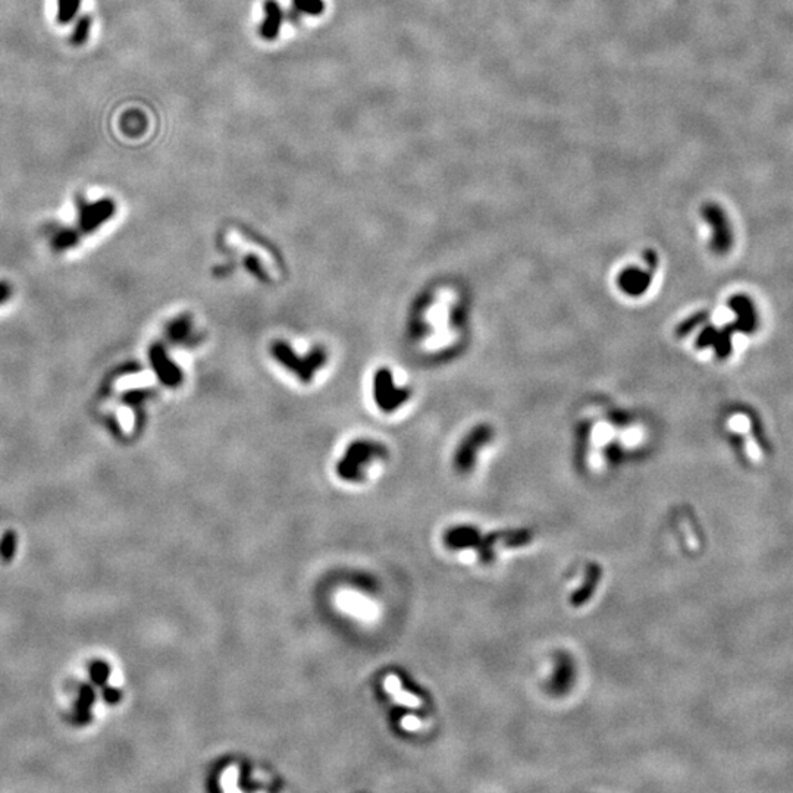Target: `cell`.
Here are the masks:
<instances>
[{
    "label": "cell",
    "mask_w": 793,
    "mask_h": 793,
    "mask_svg": "<svg viewBox=\"0 0 793 793\" xmlns=\"http://www.w3.org/2000/svg\"><path fill=\"white\" fill-rule=\"evenodd\" d=\"M152 363L158 369V374L167 382L171 383L175 381V372L172 370L170 362H167L166 357L163 356V353L159 350V348H154L152 352Z\"/></svg>",
    "instance_id": "cell-9"
},
{
    "label": "cell",
    "mask_w": 793,
    "mask_h": 793,
    "mask_svg": "<svg viewBox=\"0 0 793 793\" xmlns=\"http://www.w3.org/2000/svg\"><path fill=\"white\" fill-rule=\"evenodd\" d=\"M599 579H601V567H598L596 564H592V566L590 567V572H587V579H586L585 586L578 594L573 595L572 603L574 607H581L583 603H586V601L591 598V595L595 591V587L598 586Z\"/></svg>",
    "instance_id": "cell-8"
},
{
    "label": "cell",
    "mask_w": 793,
    "mask_h": 793,
    "mask_svg": "<svg viewBox=\"0 0 793 793\" xmlns=\"http://www.w3.org/2000/svg\"><path fill=\"white\" fill-rule=\"evenodd\" d=\"M383 686H385V691H387L388 693H391V695L394 696V700H395L397 702H400V704L407 705V707H413V708L420 705V701H419L417 696H414V695L410 693V692L404 691L403 686H401L400 679L397 677V676H394V675L387 676L385 682H383Z\"/></svg>",
    "instance_id": "cell-7"
},
{
    "label": "cell",
    "mask_w": 793,
    "mask_h": 793,
    "mask_svg": "<svg viewBox=\"0 0 793 793\" xmlns=\"http://www.w3.org/2000/svg\"><path fill=\"white\" fill-rule=\"evenodd\" d=\"M401 726H403L405 730H417V729L420 727V723H419V720H417L416 717H410V715H408V717H404V718H403Z\"/></svg>",
    "instance_id": "cell-16"
},
{
    "label": "cell",
    "mask_w": 793,
    "mask_h": 793,
    "mask_svg": "<svg viewBox=\"0 0 793 793\" xmlns=\"http://www.w3.org/2000/svg\"><path fill=\"white\" fill-rule=\"evenodd\" d=\"M90 27H91L90 17H87V15L82 17L78 21L74 33H72V35H71V43L74 46H81V44L86 43L89 34H90Z\"/></svg>",
    "instance_id": "cell-13"
},
{
    "label": "cell",
    "mask_w": 793,
    "mask_h": 793,
    "mask_svg": "<svg viewBox=\"0 0 793 793\" xmlns=\"http://www.w3.org/2000/svg\"><path fill=\"white\" fill-rule=\"evenodd\" d=\"M336 605L344 612L358 620H374L378 616V608L372 601L356 591H341L336 595Z\"/></svg>",
    "instance_id": "cell-2"
},
{
    "label": "cell",
    "mask_w": 793,
    "mask_h": 793,
    "mask_svg": "<svg viewBox=\"0 0 793 793\" xmlns=\"http://www.w3.org/2000/svg\"><path fill=\"white\" fill-rule=\"evenodd\" d=\"M237 777H238V770L234 767L228 768V772L224 774L222 777V787L225 790H234L237 789Z\"/></svg>",
    "instance_id": "cell-14"
},
{
    "label": "cell",
    "mask_w": 793,
    "mask_h": 793,
    "mask_svg": "<svg viewBox=\"0 0 793 793\" xmlns=\"http://www.w3.org/2000/svg\"><path fill=\"white\" fill-rule=\"evenodd\" d=\"M81 0H57V22L68 24L74 19Z\"/></svg>",
    "instance_id": "cell-10"
},
{
    "label": "cell",
    "mask_w": 793,
    "mask_h": 793,
    "mask_svg": "<svg viewBox=\"0 0 793 793\" xmlns=\"http://www.w3.org/2000/svg\"><path fill=\"white\" fill-rule=\"evenodd\" d=\"M381 454V450L370 444H356L347 451L345 457L338 464L340 477L345 480L362 479V468Z\"/></svg>",
    "instance_id": "cell-1"
},
{
    "label": "cell",
    "mask_w": 793,
    "mask_h": 793,
    "mask_svg": "<svg viewBox=\"0 0 793 793\" xmlns=\"http://www.w3.org/2000/svg\"><path fill=\"white\" fill-rule=\"evenodd\" d=\"M115 213V203L112 200H100L98 203L87 204L81 209L80 226L84 233H91L100 226Z\"/></svg>",
    "instance_id": "cell-5"
},
{
    "label": "cell",
    "mask_w": 793,
    "mask_h": 793,
    "mask_svg": "<svg viewBox=\"0 0 793 793\" xmlns=\"http://www.w3.org/2000/svg\"><path fill=\"white\" fill-rule=\"evenodd\" d=\"M144 127H146V121L143 115L137 112H129L122 118V129L132 137H137V134L143 132Z\"/></svg>",
    "instance_id": "cell-11"
},
{
    "label": "cell",
    "mask_w": 793,
    "mask_h": 793,
    "mask_svg": "<svg viewBox=\"0 0 793 793\" xmlns=\"http://www.w3.org/2000/svg\"><path fill=\"white\" fill-rule=\"evenodd\" d=\"M293 6L295 10L311 17L320 15L325 10V2L323 0H293Z\"/></svg>",
    "instance_id": "cell-12"
},
{
    "label": "cell",
    "mask_w": 793,
    "mask_h": 793,
    "mask_svg": "<svg viewBox=\"0 0 793 793\" xmlns=\"http://www.w3.org/2000/svg\"><path fill=\"white\" fill-rule=\"evenodd\" d=\"M9 295H10L9 286H8L6 284H3V282H0V303H5Z\"/></svg>",
    "instance_id": "cell-17"
},
{
    "label": "cell",
    "mask_w": 793,
    "mask_h": 793,
    "mask_svg": "<svg viewBox=\"0 0 793 793\" xmlns=\"http://www.w3.org/2000/svg\"><path fill=\"white\" fill-rule=\"evenodd\" d=\"M75 241H77V235L74 233L66 231V233H62L55 239V244L57 248H68L71 246H74Z\"/></svg>",
    "instance_id": "cell-15"
},
{
    "label": "cell",
    "mask_w": 793,
    "mask_h": 793,
    "mask_svg": "<svg viewBox=\"0 0 793 793\" xmlns=\"http://www.w3.org/2000/svg\"><path fill=\"white\" fill-rule=\"evenodd\" d=\"M264 18L260 26V35L264 40H275L280 35L284 22V12L276 0H266L263 5Z\"/></svg>",
    "instance_id": "cell-6"
},
{
    "label": "cell",
    "mask_w": 793,
    "mask_h": 793,
    "mask_svg": "<svg viewBox=\"0 0 793 793\" xmlns=\"http://www.w3.org/2000/svg\"><path fill=\"white\" fill-rule=\"evenodd\" d=\"M491 438V430L488 426L485 425H480L477 428H473V430L468 434L464 439V442L462 444L460 451L457 453V466L463 471L468 468L471 466H473V462L476 459V448L479 447H484L485 444L489 441Z\"/></svg>",
    "instance_id": "cell-4"
},
{
    "label": "cell",
    "mask_w": 793,
    "mask_h": 793,
    "mask_svg": "<svg viewBox=\"0 0 793 793\" xmlns=\"http://www.w3.org/2000/svg\"><path fill=\"white\" fill-rule=\"evenodd\" d=\"M653 281V272L650 269H642L639 266H629L623 269L619 275V288L628 295L639 297L648 291Z\"/></svg>",
    "instance_id": "cell-3"
}]
</instances>
